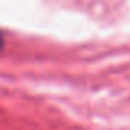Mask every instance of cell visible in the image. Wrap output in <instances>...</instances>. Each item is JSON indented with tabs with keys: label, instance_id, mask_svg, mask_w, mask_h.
I'll return each mask as SVG.
<instances>
[{
	"label": "cell",
	"instance_id": "1",
	"mask_svg": "<svg viewBox=\"0 0 130 130\" xmlns=\"http://www.w3.org/2000/svg\"><path fill=\"white\" fill-rule=\"evenodd\" d=\"M3 46V36H2V33H0V48Z\"/></svg>",
	"mask_w": 130,
	"mask_h": 130
}]
</instances>
